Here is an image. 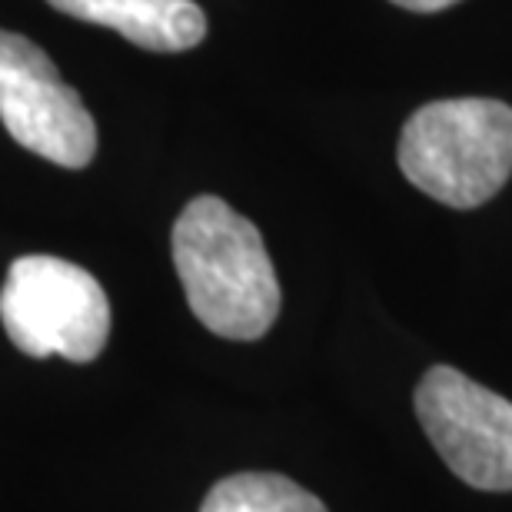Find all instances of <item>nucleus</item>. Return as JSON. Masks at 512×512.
I'll list each match as a JSON object with an SVG mask.
<instances>
[{
	"label": "nucleus",
	"instance_id": "1",
	"mask_svg": "<svg viewBox=\"0 0 512 512\" xmlns=\"http://www.w3.org/2000/svg\"><path fill=\"white\" fill-rule=\"evenodd\" d=\"M173 266L193 316L223 340H260L280 316V283L253 223L220 197L190 200L173 223Z\"/></svg>",
	"mask_w": 512,
	"mask_h": 512
},
{
	"label": "nucleus",
	"instance_id": "5",
	"mask_svg": "<svg viewBox=\"0 0 512 512\" xmlns=\"http://www.w3.org/2000/svg\"><path fill=\"white\" fill-rule=\"evenodd\" d=\"M416 416L429 443L466 486L512 489V403L453 366H433L416 386Z\"/></svg>",
	"mask_w": 512,
	"mask_h": 512
},
{
	"label": "nucleus",
	"instance_id": "8",
	"mask_svg": "<svg viewBox=\"0 0 512 512\" xmlns=\"http://www.w3.org/2000/svg\"><path fill=\"white\" fill-rule=\"evenodd\" d=\"M389 4L413 10V14H436V10L453 7V4H459V0H389Z\"/></svg>",
	"mask_w": 512,
	"mask_h": 512
},
{
	"label": "nucleus",
	"instance_id": "7",
	"mask_svg": "<svg viewBox=\"0 0 512 512\" xmlns=\"http://www.w3.org/2000/svg\"><path fill=\"white\" fill-rule=\"evenodd\" d=\"M200 512H326V506L280 473H237L210 486Z\"/></svg>",
	"mask_w": 512,
	"mask_h": 512
},
{
	"label": "nucleus",
	"instance_id": "3",
	"mask_svg": "<svg viewBox=\"0 0 512 512\" xmlns=\"http://www.w3.org/2000/svg\"><path fill=\"white\" fill-rule=\"evenodd\" d=\"M0 323L20 353L90 363L110 340V300L84 266L60 256H17L0 290Z\"/></svg>",
	"mask_w": 512,
	"mask_h": 512
},
{
	"label": "nucleus",
	"instance_id": "4",
	"mask_svg": "<svg viewBox=\"0 0 512 512\" xmlns=\"http://www.w3.org/2000/svg\"><path fill=\"white\" fill-rule=\"evenodd\" d=\"M0 120L20 147L64 170L97 153V124L44 50L0 27Z\"/></svg>",
	"mask_w": 512,
	"mask_h": 512
},
{
	"label": "nucleus",
	"instance_id": "2",
	"mask_svg": "<svg viewBox=\"0 0 512 512\" xmlns=\"http://www.w3.org/2000/svg\"><path fill=\"white\" fill-rule=\"evenodd\" d=\"M399 170L446 207H483L512 177V107L486 97L419 107L399 137Z\"/></svg>",
	"mask_w": 512,
	"mask_h": 512
},
{
	"label": "nucleus",
	"instance_id": "6",
	"mask_svg": "<svg viewBox=\"0 0 512 512\" xmlns=\"http://www.w3.org/2000/svg\"><path fill=\"white\" fill-rule=\"evenodd\" d=\"M60 14L110 27L153 54H180L207 37V14L193 0H47Z\"/></svg>",
	"mask_w": 512,
	"mask_h": 512
}]
</instances>
